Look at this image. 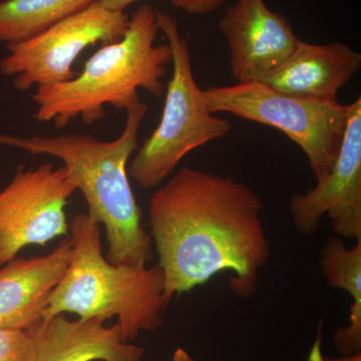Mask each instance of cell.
Wrapping results in <instances>:
<instances>
[{
  "label": "cell",
  "mask_w": 361,
  "mask_h": 361,
  "mask_svg": "<svg viewBox=\"0 0 361 361\" xmlns=\"http://www.w3.org/2000/svg\"><path fill=\"white\" fill-rule=\"evenodd\" d=\"M99 0H1L0 42L18 44Z\"/></svg>",
  "instance_id": "9a60e30c"
},
{
  "label": "cell",
  "mask_w": 361,
  "mask_h": 361,
  "mask_svg": "<svg viewBox=\"0 0 361 361\" xmlns=\"http://www.w3.org/2000/svg\"><path fill=\"white\" fill-rule=\"evenodd\" d=\"M32 343L28 361H142L145 349L130 344L116 322L70 320L65 314L39 320L25 330Z\"/></svg>",
  "instance_id": "8fae6325"
},
{
  "label": "cell",
  "mask_w": 361,
  "mask_h": 361,
  "mask_svg": "<svg viewBox=\"0 0 361 361\" xmlns=\"http://www.w3.org/2000/svg\"><path fill=\"white\" fill-rule=\"evenodd\" d=\"M172 361H195L191 355L184 348H178L176 349Z\"/></svg>",
  "instance_id": "ffe728a7"
},
{
  "label": "cell",
  "mask_w": 361,
  "mask_h": 361,
  "mask_svg": "<svg viewBox=\"0 0 361 361\" xmlns=\"http://www.w3.org/2000/svg\"><path fill=\"white\" fill-rule=\"evenodd\" d=\"M264 203L234 178L180 168L149 201L152 240L165 278V302L230 271V289L250 298L270 258Z\"/></svg>",
  "instance_id": "6da1fadb"
},
{
  "label": "cell",
  "mask_w": 361,
  "mask_h": 361,
  "mask_svg": "<svg viewBox=\"0 0 361 361\" xmlns=\"http://www.w3.org/2000/svg\"><path fill=\"white\" fill-rule=\"evenodd\" d=\"M227 0H171L176 8L191 14L212 13L225 4Z\"/></svg>",
  "instance_id": "e0dca14e"
},
{
  "label": "cell",
  "mask_w": 361,
  "mask_h": 361,
  "mask_svg": "<svg viewBox=\"0 0 361 361\" xmlns=\"http://www.w3.org/2000/svg\"><path fill=\"white\" fill-rule=\"evenodd\" d=\"M77 187L65 166L16 168L0 191V268L26 246H45L70 231L65 208Z\"/></svg>",
  "instance_id": "ba28073f"
},
{
  "label": "cell",
  "mask_w": 361,
  "mask_h": 361,
  "mask_svg": "<svg viewBox=\"0 0 361 361\" xmlns=\"http://www.w3.org/2000/svg\"><path fill=\"white\" fill-rule=\"evenodd\" d=\"M126 113L125 128L114 141H101L89 134L0 135V145L63 161L78 191L85 196L87 215L106 229V260L114 265L145 267L154 257L153 240L142 224L127 165L139 149L137 135L148 106L139 102Z\"/></svg>",
  "instance_id": "7a4b0ae2"
},
{
  "label": "cell",
  "mask_w": 361,
  "mask_h": 361,
  "mask_svg": "<svg viewBox=\"0 0 361 361\" xmlns=\"http://www.w3.org/2000/svg\"><path fill=\"white\" fill-rule=\"evenodd\" d=\"M73 253V241L65 239L49 255L14 258L0 268V329L25 331L42 319Z\"/></svg>",
  "instance_id": "7c38bea8"
},
{
  "label": "cell",
  "mask_w": 361,
  "mask_h": 361,
  "mask_svg": "<svg viewBox=\"0 0 361 361\" xmlns=\"http://www.w3.org/2000/svg\"><path fill=\"white\" fill-rule=\"evenodd\" d=\"M294 228L302 236L319 230L327 214L337 237L361 240V97L349 104L336 163L329 174L289 202Z\"/></svg>",
  "instance_id": "9c48e42d"
},
{
  "label": "cell",
  "mask_w": 361,
  "mask_h": 361,
  "mask_svg": "<svg viewBox=\"0 0 361 361\" xmlns=\"http://www.w3.org/2000/svg\"><path fill=\"white\" fill-rule=\"evenodd\" d=\"M159 28L172 49L173 75L166 87L160 123L133 158L128 175L144 189L168 179L182 159L195 149L231 133L229 121L207 109L204 90L194 78L191 51L174 16L157 11Z\"/></svg>",
  "instance_id": "5b68a950"
},
{
  "label": "cell",
  "mask_w": 361,
  "mask_h": 361,
  "mask_svg": "<svg viewBox=\"0 0 361 361\" xmlns=\"http://www.w3.org/2000/svg\"><path fill=\"white\" fill-rule=\"evenodd\" d=\"M322 324L320 323L319 329H318L317 336H316L314 343H313L312 348L310 349V355H308L307 357V361L324 360L325 355H323L322 349Z\"/></svg>",
  "instance_id": "d6986e66"
},
{
  "label": "cell",
  "mask_w": 361,
  "mask_h": 361,
  "mask_svg": "<svg viewBox=\"0 0 361 361\" xmlns=\"http://www.w3.org/2000/svg\"><path fill=\"white\" fill-rule=\"evenodd\" d=\"M320 269L327 283L353 297L349 323L337 329L334 344L341 356L361 353V240L348 248L341 237H329L320 251Z\"/></svg>",
  "instance_id": "5bb4252c"
},
{
  "label": "cell",
  "mask_w": 361,
  "mask_h": 361,
  "mask_svg": "<svg viewBox=\"0 0 361 361\" xmlns=\"http://www.w3.org/2000/svg\"><path fill=\"white\" fill-rule=\"evenodd\" d=\"M130 16L104 8L99 2L54 23L30 39L7 44L0 73L13 77L16 90L61 84L77 77L73 66L90 45L122 39Z\"/></svg>",
  "instance_id": "52a82bcc"
},
{
  "label": "cell",
  "mask_w": 361,
  "mask_h": 361,
  "mask_svg": "<svg viewBox=\"0 0 361 361\" xmlns=\"http://www.w3.org/2000/svg\"><path fill=\"white\" fill-rule=\"evenodd\" d=\"M204 99L213 115L231 114L281 130L302 149L316 180L334 167L349 104L289 96L257 80L209 87L204 90Z\"/></svg>",
  "instance_id": "8992f818"
},
{
  "label": "cell",
  "mask_w": 361,
  "mask_h": 361,
  "mask_svg": "<svg viewBox=\"0 0 361 361\" xmlns=\"http://www.w3.org/2000/svg\"><path fill=\"white\" fill-rule=\"evenodd\" d=\"M32 343L23 330L0 329V361H28Z\"/></svg>",
  "instance_id": "2e32d148"
},
{
  "label": "cell",
  "mask_w": 361,
  "mask_h": 361,
  "mask_svg": "<svg viewBox=\"0 0 361 361\" xmlns=\"http://www.w3.org/2000/svg\"><path fill=\"white\" fill-rule=\"evenodd\" d=\"M70 231L73 258L47 302L42 319L66 313L104 322L116 316L127 341L140 332L158 329L168 307L160 266L111 264L103 254L101 225L87 214L75 216Z\"/></svg>",
  "instance_id": "277c9868"
},
{
  "label": "cell",
  "mask_w": 361,
  "mask_h": 361,
  "mask_svg": "<svg viewBox=\"0 0 361 361\" xmlns=\"http://www.w3.org/2000/svg\"><path fill=\"white\" fill-rule=\"evenodd\" d=\"M137 1L139 0H99V4L109 11L125 13L128 6Z\"/></svg>",
  "instance_id": "ac0fdd59"
},
{
  "label": "cell",
  "mask_w": 361,
  "mask_h": 361,
  "mask_svg": "<svg viewBox=\"0 0 361 361\" xmlns=\"http://www.w3.org/2000/svg\"><path fill=\"white\" fill-rule=\"evenodd\" d=\"M361 68V54L334 42L312 44L299 39L284 63L257 82L289 96L336 102L337 92Z\"/></svg>",
  "instance_id": "4fadbf2b"
},
{
  "label": "cell",
  "mask_w": 361,
  "mask_h": 361,
  "mask_svg": "<svg viewBox=\"0 0 361 361\" xmlns=\"http://www.w3.org/2000/svg\"><path fill=\"white\" fill-rule=\"evenodd\" d=\"M159 32L156 9L151 4L137 7L122 39L102 45L80 75L61 84L37 87L32 96L37 104L35 120L54 123L59 130L78 118L92 125L104 120V106L127 111L141 102L139 89L163 96V78L173 56L169 44H155Z\"/></svg>",
  "instance_id": "3957f363"
},
{
  "label": "cell",
  "mask_w": 361,
  "mask_h": 361,
  "mask_svg": "<svg viewBox=\"0 0 361 361\" xmlns=\"http://www.w3.org/2000/svg\"><path fill=\"white\" fill-rule=\"evenodd\" d=\"M227 40L230 68L238 82L259 80L278 68L296 47L298 37L281 14L264 0H238L219 23Z\"/></svg>",
  "instance_id": "30bf717a"
},
{
  "label": "cell",
  "mask_w": 361,
  "mask_h": 361,
  "mask_svg": "<svg viewBox=\"0 0 361 361\" xmlns=\"http://www.w3.org/2000/svg\"><path fill=\"white\" fill-rule=\"evenodd\" d=\"M323 361H361V353H356V355L341 356V357H329V356H325L324 360Z\"/></svg>",
  "instance_id": "44dd1931"
}]
</instances>
